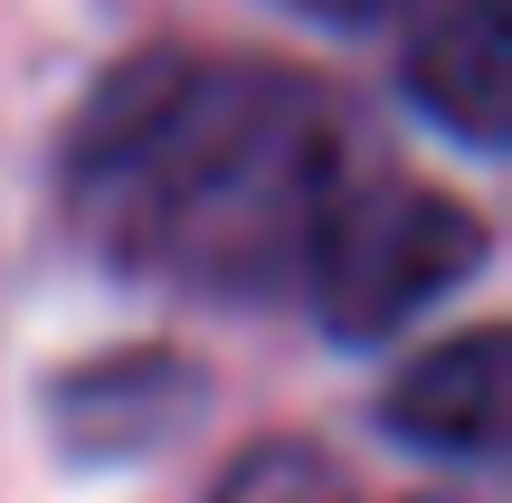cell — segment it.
Returning a JSON list of instances; mask_svg holds the SVG:
<instances>
[{"instance_id": "cell-1", "label": "cell", "mask_w": 512, "mask_h": 503, "mask_svg": "<svg viewBox=\"0 0 512 503\" xmlns=\"http://www.w3.org/2000/svg\"><path fill=\"white\" fill-rule=\"evenodd\" d=\"M342 181V114L266 57L162 48L105 76L67 143V209L114 266L200 295H266L304 266Z\"/></svg>"}, {"instance_id": "cell-2", "label": "cell", "mask_w": 512, "mask_h": 503, "mask_svg": "<svg viewBox=\"0 0 512 503\" xmlns=\"http://www.w3.org/2000/svg\"><path fill=\"white\" fill-rule=\"evenodd\" d=\"M484 257H494V238L465 200L399 181V171H342L332 200L313 209L294 276H304L332 342H389L408 314H427L465 276H484Z\"/></svg>"}, {"instance_id": "cell-3", "label": "cell", "mask_w": 512, "mask_h": 503, "mask_svg": "<svg viewBox=\"0 0 512 503\" xmlns=\"http://www.w3.org/2000/svg\"><path fill=\"white\" fill-rule=\"evenodd\" d=\"M408 95L465 152H503L512 133V19L503 0H437L408 38Z\"/></svg>"}, {"instance_id": "cell-4", "label": "cell", "mask_w": 512, "mask_h": 503, "mask_svg": "<svg viewBox=\"0 0 512 503\" xmlns=\"http://www.w3.org/2000/svg\"><path fill=\"white\" fill-rule=\"evenodd\" d=\"M503 399H512V352H503L494 323H475V333L418 352L399 380H389L380 428L399 437V447H418V456H456V466H475V456L503 447Z\"/></svg>"}, {"instance_id": "cell-5", "label": "cell", "mask_w": 512, "mask_h": 503, "mask_svg": "<svg viewBox=\"0 0 512 503\" xmlns=\"http://www.w3.org/2000/svg\"><path fill=\"white\" fill-rule=\"evenodd\" d=\"M190 399H200V380L181 371V361H105V371H76L67 390H57V418H67V437L86 456H124V447H162L171 428L190 418Z\"/></svg>"}, {"instance_id": "cell-6", "label": "cell", "mask_w": 512, "mask_h": 503, "mask_svg": "<svg viewBox=\"0 0 512 503\" xmlns=\"http://www.w3.org/2000/svg\"><path fill=\"white\" fill-rule=\"evenodd\" d=\"M209 503H351V475L332 466L323 447H247L238 466L219 475V494Z\"/></svg>"}, {"instance_id": "cell-7", "label": "cell", "mask_w": 512, "mask_h": 503, "mask_svg": "<svg viewBox=\"0 0 512 503\" xmlns=\"http://www.w3.org/2000/svg\"><path fill=\"white\" fill-rule=\"evenodd\" d=\"M285 10L323 19V29H370V19H380V10H399V0H285Z\"/></svg>"}]
</instances>
